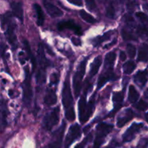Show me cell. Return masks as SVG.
<instances>
[{"instance_id": "836d02e7", "label": "cell", "mask_w": 148, "mask_h": 148, "mask_svg": "<svg viewBox=\"0 0 148 148\" xmlns=\"http://www.w3.org/2000/svg\"><path fill=\"white\" fill-rule=\"evenodd\" d=\"M127 53H128L129 56H130L131 59L134 58L136 55V47L134 45L131 44V43H129L127 46Z\"/></svg>"}, {"instance_id": "1f68e13d", "label": "cell", "mask_w": 148, "mask_h": 148, "mask_svg": "<svg viewBox=\"0 0 148 148\" xmlns=\"http://www.w3.org/2000/svg\"><path fill=\"white\" fill-rule=\"evenodd\" d=\"M106 15L107 17L110 19H114L116 17V10L115 7L112 4H110L107 7L106 12Z\"/></svg>"}, {"instance_id": "4dcf8cb0", "label": "cell", "mask_w": 148, "mask_h": 148, "mask_svg": "<svg viewBox=\"0 0 148 148\" xmlns=\"http://www.w3.org/2000/svg\"><path fill=\"white\" fill-rule=\"evenodd\" d=\"M124 92H115L113 94V101L115 104H121L124 101Z\"/></svg>"}, {"instance_id": "603a6c76", "label": "cell", "mask_w": 148, "mask_h": 148, "mask_svg": "<svg viewBox=\"0 0 148 148\" xmlns=\"http://www.w3.org/2000/svg\"><path fill=\"white\" fill-rule=\"evenodd\" d=\"M33 7H34V10L36 12V15H37L38 25L39 26L43 25L45 20V16L41 7H40L38 4H33Z\"/></svg>"}, {"instance_id": "cb8c5ba5", "label": "cell", "mask_w": 148, "mask_h": 148, "mask_svg": "<svg viewBox=\"0 0 148 148\" xmlns=\"http://www.w3.org/2000/svg\"><path fill=\"white\" fill-rule=\"evenodd\" d=\"M112 33L113 31L107 32V33H106L105 34L103 35V36H98V37H96L95 38L92 39V45H93L95 47H97V46H100L103 42L105 41V40H108V39L111 37V36H112Z\"/></svg>"}, {"instance_id": "5b68a950", "label": "cell", "mask_w": 148, "mask_h": 148, "mask_svg": "<svg viewBox=\"0 0 148 148\" xmlns=\"http://www.w3.org/2000/svg\"><path fill=\"white\" fill-rule=\"evenodd\" d=\"M25 70V80L23 82V101L27 105H30L33 98V89L31 85V74L28 66L24 68Z\"/></svg>"}, {"instance_id": "ffe728a7", "label": "cell", "mask_w": 148, "mask_h": 148, "mask_svg": "<svg viewBox=\"0 0 148 148\" xmlns=\"http://www.w3.org/2000/svg\"><path fill=\"white\" fill-rule=\"evenodd\" d=\"M94 110H95V98H94V97H92L90 101H89L88 105H87L86 112H85V117H84L82 124H85L89 120V119L90 118V116H92V114H93Z\"/></svg>"}, {"instance_id": "9a60e30c", "label": "cell", "mask_w": 148, "mask_h": 148, "mask_svg": "<svg viewBox=\"0 0 148 148\" xmlns=\"http://www.w3.org/2000/svg\"><path fill=\"white\" fill-rule=\"evenodd\" d=\"M148 79V71L147 69H145L143 71H139L137 72L134 77V82L140 87V88H143L146 85Z\"/></svg>"}, {"instance_id": "9c48e42d", "label": "cell", "mask_w": 148, "mask_h": 148, "mask_svg": "<svg viewBox=\"0 0 148 148\" xmlns=\"http://www.w3.org/2000/svg\"><path fill=\"white\" fill-rule=\"evenodd\" d=\"M81 137V129L77 124H75L69 127L68 134L64 142V148H69L71 145Z\"/></svg>"}, {"instance_id": "d6a6232c", "label": "cell", "mask_w": 148, "mask_h": 148, "mask_svg": "<svg viewBox=\"0 0 148 148\" xmlns=\"http://www.w3.org/2000/svg\"><path fill=\"white\" fill-rule=\"evenodd\" d=\"M92 134H89L80 143H79L78 145H77L75 146V148H85V146L87 145L88 143H89L90 142V140H92Z\"/></svg>"}, {"instance_id": "ab89813d", "label": "cell", "mask_w": 148, "mask_h": 148, "mask_svg": "<svg viewBox=\"0 0 148 148\" xmlns=\"http://www.w3.org/2000/svg\"><path fill=\"white\" fill-rule=\"evenodd\" d=\"M72 43L75 46H80L81 45V41L79 39L77 38H72Z\"/></svg>"}, {"instance_id": "d4e9b609", "label": "cell", "mask_w": 148, "mask_h": 148, "mask_svg": "<svg viewBox=\"0 0 148 148\" xmlns=\"http://www.w3.org/2000/svg\"><path fill=\"white\" fill-rule=\"evenodd\" d=\"M140 98V94L138 91L136 90L134 86L130 85L129 88V95H128V100L131 103H135L137 101V100Z\"/></svg>"}, {"instance_id": "83f0119b", "label": "cell", "mask_w": 148, "mask_h": 148, "mask_svg": "<svg viewBox=\"0 0 148 148\" xmlns=\"http://www.w3.org/2000/svg\"><path fill=\"white\" fill-rule=\"evenodd\" d=\"M79 15H80V17H82L85 22H87V23H92H92L96 22V20H95L91 14H90L89 13L85 12L84 10H81L80 11H79Z\"/></svg>"}, {"instance_id": "7bdbcfd3", "label": "cell", "mask_w": 148, "mask_h": 148, "mask_svg": "<svg viewBox=\"0 0 148 148\" xmlns=\"http://www.w3.org/2000/svg\"><path fill=\"white\" fill-rule=\"evenodd\" d=\"M116 43V40H115V41H113L112 43H110V44H108V45H106L105 46V47H104V49H107V48H108V47H110V46H112V45H114V44H115V43Z\"/></svg>"}, {"instance_id": "f1b7e54d", "label": "cell", "mask_w": 148, "mask_h": 148, "mask_svg": "<svg viewBox=\"0 0 148 148\" xmlns=\"http://www.w3.org/2000/svg\"><path fill=\"white\" fill-rule=\"evenodd\" d=\"M121 36H122V38H124V40H137V38L133 35V33L131 31L128 30L127 29H122V30H121Z\"/></svg>"}, {"instance_id": "8992f818", "label": "cell", "mask_w": 148, "mask_h": 148, "mask_svg": "<svg viewBox=\"0 0 148 148\" xmlns=\"http://www.w3.org/2000/svg\"><path fill=\"white\" fill-rule=\"evenodd\" d=\"M60 108L57 106L51 112L48 114L43 120V127L47 131H51L53 127L58 124L59 121Z\"/></svg>"}, {"instance_id": "277c9868", "label": "cell", "mask_w": 148, "mask_h": 148, "mask_svg": "<svg viewBox=\"0 0 148 148\" xmlns=\"http://www.w3.org/2000/svg\"><path fill=\"white\" fill-rule=\"evenodd\" d=\"M114 129V126L106 123H101L96 128V137L94 142L93 148H100L107 135Z\"/></svg>"}, {"instance_id": "7c38bea8", "label": "cell", "mask_w": 148, "mask_h": 148, "mask_svg": "<svg viewBox=\"0 0 148 148\" xmlns=\"http://www.w3.org/2000/svg\"><path fill=\"white\" fill-rule=\"evenodd\" d=\"M134 116V113L133 112L131 108H127L124 110L123 112L119 114V116L117 118L116 125L119 128H121L124 127L126 124L131 121Z\"/></svg>"}, {"instance_id": "d590c367", "label": "cell", "mask_w": 148, "mask_h": 148, "mask_svg": "<svg viewBox=\"0 0 148 148\" xmlns=\"http://www.w3.org/2000/svg\"><path fill=\"white\" fill-rule=\"evenodd\" d=\"M137 148H148V137L142 138L137 144Z\"/></svg>"}, {"instance_id": "b9f144b4", "label": "cell", "mask_w": 148, "mask_h": 148, "mask_svg": "<svg viewBox=\"0 0 148 148\" xmlns=\"http://www.w3.org/2000/svg\"><path fill=\"white\" fill-rule=\"evenodd\" d=\"M119 56H120V59H121V61H122V62L125 61L126 59H127V55H126L125 52H124L123 51H120Z\"/></svg>"}, {"instance_id": "30bf717a", "label": "cell", "mask_w": 148, "mask_h": 148, "mask_svg": "<svg viewBox=\"0 0 148 148\" xmlns=\"http://www.w3.org/2000/svg\"><path fill=\"white\" fill-rule=\"evenodd\" d=\"M59 30L62 31L64 30H69L73 31L77 36H82V28L79 25H78L75 21L72 20H64V21L59 22L57 25Z\"/></svg>"}, {"instance_id": "f35d334b", "label": "cell", "mask_w": 148, "mask_h": 148, "mask_svg": "<svg viewBox=\"0 0 148 148\" xmlns=\"http://www.w3.org/2000/svg\"><path fill=\"white\" fill-rule=\"evenodd\" d=\"M86 5L90 10H93L96 8V4L94 1H87Z\"/></svg>"}, {"instance_id": "74e56055", "label": "cell", "mask_w": 148, "mask_h": 148, "mask_svg": "<svg viewBox=\"0 0 148 148\" xmlns=\"http://www.w3.org/2000/svg\"><path fill=\"white\" fill-rule=\"evenodd\" d=\"M136 16H137V17H138L141 21L148 22V17L145 14V13L142 12H138L136 13Z\"/></svg>"}, {"instance_id": "60d3db41", "label": "cell", "mask_w": 148, "mask_h": 148, "mask_svg": "<svg viewBox=\"0 0 148 148\" xmlns=\"http://www.w3.org/2000/svg\"><path fill=\"white\" fill-rule=\"evenodd\" d=\"M69 1L70 4H75V5L76 6H78V7H81V6L82 5V1H71V0H69Z\"/></svg>"}, {"instance_id": "3957f363", "label": "cell", "mask_w": 148, "mask_h": 148, "mask_svg": "<svg viewBox=\"0 0 148 148\" xmlns=\"http://www.w3.org/2000/svg\"><path fill=\"white\" fill-rule=\"evenodd\" d=\"M89 57H85L82 62L78 65L76 72L73 77V88L74 93L76 98H77L79 95L81 90V86H82V82L83 77L85 73V69H86V64L88 62Z\"/></svg>"}, {"instance_id": "f6af8a7d", "label": "cell", "mask_w": 148, "mask_h": 148, "mask_svg": "<svg viewBox=\"0 0 148 148\" xmlns=\"http://www.w3.org/2000/svg\"><path fill=\"white\" fill-rule=\"evenodd\" d=\"M145 96L146 97L147 99H148V88L147 89V90L145 91Z\"/></svg>"}, {"instance_id": "f546056e", "label": "cell", "mask_w": 148, "mask_h": 148, "mask_svg": "<svg viewBox=\"0 0 148 148\" xmlns=\"http://www.w3.org/2000/svg\"><path fill=\"white\" fill-rule=\"evenodd\" d=\"M137 33L138 36L143 38L148 37V26L145 25H141L137 27Z\"/></svg>"}, {"instance_id": "bcb514c9", "label": "cell", "mask_w": 148, "mask_h": 148, "mask_svg": "<svg viewBox=\"0 0 148 148\" xmlns=\"http://www.w3.org/2000/svg\"><path fill=\"white\" fill-rule=\"evenodd\" d=\"M145 119H146V121H147V122L148 123V112L145 115Z\"/></svg>"}, {"instance_id": "7402d4cb", "label": "cell", "mask_w": 148, "mask_h": 148, "mask_svg": "<svg viewBox=\"0 0 148 148\" xmlns=\"http://www.w3.org/2000/svg\"><path fill=\"white\" fill-rule=\"evenodd\" d=\"M23 43H24L25 51L26 53H27V58L30 59V60L31 61V63L32 64H33V71L34 72V71L36 69V58H35L34 54H33V52H32L31 49H30V44H29L28 41L25 39L24 41H23Z\"/></svg>"}, {"instance_id": "5bb4252c", "label": "cell", "mask_w": 148, "mask_h": 148, "mask_svg": "<svg viewBox=\"0 0 148 148\" xmlns=\"http://www.w3.org/2000/svg\"><path fill=\"white\" fill-rule=\"evenodd\" d=\"M43 5H44L46 10L47 11L48 14L51 16L52 17H59L63 15V12L52 3L47 1H43Z\"/></svg>"}, {"instance_id": "d6986e66", "label": "cell", "mask_w": 148, "mask_h": 148, "mask_svg": "<svg viewBox=\"0 0 148 148\" xmlns=\"http://www.w3.org/2000/svg\"><path fill=\"white\" fill-rule=\"evenodd\" d=\"M101 64H102V57L101 56H97L90 65V70L89 72V75L90 77H93L96 75L97 72H98V69H100Z\"/></svg>"}, {"instance_id": "8fae6325", "label": "cell", "mask_w": 148, "mask_h": 148, "mask_svg": "<svg viewBox=\"0 0 148 148\" xmlns=\"http://www.w3.org/2000/svg\"><path fill=\"white\" fill-rule=\"evenodd\" d=\"M143 126L144 125L142 123H140V124L134 123V124H132L130 128L123 134V141L124 143H129V142H131L132 140H134L136 134L141 130Z\"/></svg>"}, {"instance_id": "2e32d148", "label": "cell", "mask_w": 148, "mask_h": 148, "mask_svg": "<svg viewBox=\"0 0 148 148\" xmlns=\"http://www.w3.org/2000/svg\"><path fill=\"white\" fill-rule=\"evenodd\" d=\"M57 102V96H56V92L53 89L49 88L46 90V95L44 96V103L49 106H53L56 104Z\"/></svg>"}, {"instance_id": "4316f807", "label": "cell", "mask_w": 148, "mask_h": 148, "mask_svg": "<svg viewBox=\"0 0 148 148\" xmlns=\"http://www.w3.org/2000/svg\"><path fill=\"white\" fill-rule=\"evenodd\" d=\"M136 68V64L132 61H129L126 62L123 65V69H124V73L126 75H130L132 73Z\"/></svg>"}, {"instance_id": "7a4b0ae2", "label": "cell", "mask_w": 148, "mask_h": 148, "mask_svg": "<svg viewBox=\"0 0 148 148\" xmlns=\"http://www.w3.org/2000/svg\"><path fill=\"white\" fill-rule=\"evenodd\" d=\"M38 58H39V69L36 73V82L39 85H43L46 82V69L50 66V63L46 59L45 55L44 47L43 43H39L38 46Z\"/></svg>"}, {"instance_id": "e0dca14e", "label": "cell", "mask_w": 148, "mask_h": 148, "mask_svg": "<svg viewBox=\"0 0 148 148\" xmlns=\"http://www.w3.org/2000/svg\"><path fill=\"white\" fill-rule=\"evenodd\" d=\"M11 7L12 10L13 14L20 20L21 23H23V4L21 2H14L11 3Z\"/></svg>"}, {"instance_id": "484cf974", "label": "cell", "mask_w": 148, "mask_h": 148, "mask_svg": "<svg viewBox=\"0 0 148 148\" xmlns=\"http://www.w3.org/2000/svg\"><path fill=\"white\" fill-rule=\"evenodd\" d=\"M116 57V53L115 51H111L107 53L106 55L105 61H104V67H110V66L114 67Z\"/></svg>"}, {"instance_id": "4fadbf2b", "label": "cell", "mask_w": 148, "mask_h": 148, "mask_svg": "<svg viewBox=\"0 0 148 148\" xmlns=\"http://www.w3.org/2000/svg\"><path fill=\"white\" fill-rule=\"evenodd\" d=\"M7 24H8L7 31H6V36H7V40H8L9 43L12 45L13 49H14L15 48L17 49V37L14 33L15 25L13 23H10V22H8Z\"/></svg>"}, {"instance_id": "ac0fdd59", "label": "cell", "mask_w": 148, "mask_h": 148, "mask_svg": "<svg viewBox=\"0 0 148 148\" xmlns=\"http://www.w3.org/2000/svg\"><path fill=\"white\" fill-rule=\"evenodd\" d=\"M87 102H86V94L84 93V95L81 97L78 103V109H79V119L82 124L84 117H85V112L87 109Z\"/></svg>"}, {"instance_id": "ba28073f", "label": "cell", "mask_w": 148, "mask_h": 148, "mask_svg": "<svg viewBox=\"0 0 148 148\" xmlns=\"http://www.w3.org/2000/svg\"><path fill=\"white\" fill-rule=\"evenodd\" d=\"M118 77L114 72V67H104V70L100 75L98 81V89H101L106 85L107 82L111 80H116Z\"/></svg>"}, {"instance_id": "52a82bcc", "label": "cell", "mask_w": 148, "mask_h": 148, "mask_svg": "<svg viewBox=\"0 0 148 148\" xmlns=\"http://www.w3.org/2000/svg\"><path fill=\"white\" fill-rule=\"evenodd\" d=\"M66 123L63 122L61 127L52 134L51 140L46 148H62L64 134L66 129Z\"/></svg>"}, {"instance_id": "44dd1931", "label": "cell", "mask_w": 148, "mask_h": 148, "mask_svg": "<svg viewBox=\"0 0 148 148\" xmlns=\"http://www.w3.org/2000/svg\"><path fill=\"white\" fill-rule=\"evenodd\" d=\"M137 60L139 62H146L148 61V45L143 43L140 46Z\"/></svg>"}, {"instance_id": "8d00e7d4", "label": "cell", "mask_w": 148, "mask_h": 148, "mask_svg": "<svg viewBox=\"0 0 148 148\" xmlns=\"http://www.w3.org/2000/svg\"><path fill=\"white\" fill-rule=\"evenodd\" d=\"M59 75L57 73H53L50 77V85H56L59 82Z\"/></svg>"}, {"instance_id": "6da1fadb", "label": "cell", "mask_w": 148, "mask_h": 148, "mask_svg": "<svg viewBox=\"0 0 148 148\" xmlns=\"http://www.w3.org/2000/svg\"><path fill=\"white\" fill-rule=\"evenodd\" d=\"M62 104L65 110V117L69 121H73L75 119V113L74 108V101L69 82V73L67 74L64 82L63 89L62 91Z\"/></svg>"}, {"instance_id": "ee69618b", "label": "cell", "mask_w": 148, "mask_h": 148, "mask_svg": "<svg viewBox=\"0 0 148 148\" xmlns=\"http://www.w3.org/2000/svg\"><path fill=\"white\" fill-rule=\"evenodd\" d=\"M143 8H144L146 11L148 12V4H145L144 5H143Z\"/></svg>"}, {"instance_id": "e575fe53", "label": "cell", "mask_w": 148, "mask_h": 148, "mask_svg": "<svg viewBox=\"0 0 148 148\" xmlns=\"http://www.w3.org/2000/svg\"><path fill=\"white\" fill-rule=\"evenodd\" d=\"M136 108H137L140 111H145V110L148 109V103L144 101L143 100H140L137 105L135 106Z\"/></svg>"}]
</instances>
